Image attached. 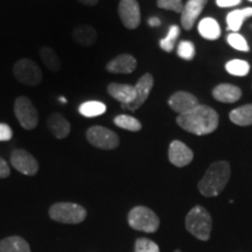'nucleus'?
Segmentation results:
<instances>
[{
    "mask_svg": "<svg viewBox=\"0 0 252 252\" xmlns=\"http://www.w3.org/2000/svg\"><path fill=\"white\" fill-rule=\"evenodd\" d=\"M176 123L182 130L196 135L213 133L219 126V115L213 108L198 104L188 112L179 115Z\"/></svg>",
    "mask_w": 252,
    "mask_h": 252,
    "instance_id": "nucleus-1",
    "label": "nucleus"
},
{
    "mask_svg": "<svg viewBox=\"0 0 252 252\" xmlns=\"http://www.w3.org/2000/svg\"><path fill=\"white\" fill-rule=\"evenodd\" d=\"M230 179V165L228 161H216L209 166L206 174L198 182L200 193L206 197H215L224 190Z\"/></svg>",
    "mask_w": 252,
    "mask_h": 252,
    "instance_id": "nucleus-2",
    "label": "nucleus"
},
{
    "mask_svg": "<svg viewBox=\"0 0 252 252\" xmlns=\"http://www.w3.org/2000/svg\"><path fill=\"white\" fill-rule=\"evenodd\" d=\"M213 228V220L206 208L195 206L186 217V229L194 237L206 242L210 238Z\"/></svg>",
    "mask_w": 252,
    "mask_h": 252,
    "instance_id": "nucleus-3",
    "label": "nucleus"
},
{
    "mask_svg": "<svg viewBox=\"0 0 252 252\" xmlns=\"http://www.w3.org/2000/svg\"><path fill=\"white\" fill-rule=\"evenodd\" d=\"M49 216L56 222L77 224L86 220L87 210L77 203L59 202L50 207Z\"/></svg>",
    "mask_w": 252,
    "mask_h": 252,
    "instance_id": "nucleus-4",
    "label": "nucleus"
},
{
    "mask_svg": "<svg viewBox=\"0 0 252 252\" xmlns=\"http://www.w3.org/2000/svg\"><path fill=\"white\" fill-rule=\"evenodd\" d=\"M128 224L132 229L153 234L159 229L160 220L157 214L150 208L138 206L128 213Z\"/></svg>",
    "mask_w": 252,
    "mask_h": 252,
    "instance_id": "nucleus-5",
    "label": "nucleus"
},
{
    "mask_svg": "<svg viewBox=\"0 0 252 252\" xmlns=\"http://www.w3.org/2000/svg\"><path fill=\"white\" fill-rule=\"evenodd\" d=\"M14 76L20 83L26 84V86L35 87L39 86L42 81V71L39 65L32 60L23 59L14 64L13 68Z\"/></svg>",
    "mask_w": 252,
    "mask_h": 252,
    "instance_id": "nucleus-6",
    "label": "nucleus"
},
{
    "mask_svg": "<svg viewBox=\"0 0 252 252\" xmlns=\"http://www.w3.org/2000/svg\"><path fill=\"white\" fill-rule=\"evenodd\" d=\"M15 117L25 130H33L39 123V115L36 108L28 97L21 96L15 99L14 103Z\"/></svg>",
    "mask_w": 252,
    "mask_h": 252,
    "instance_id": "nucleus-7",
    "label": "nucleus"
},
{
    "mask_svg": "<svg viewBox=\"0 0 252 252\" xmlns=\"http://www.w3.org/2000/svg\"><path fill=\"white\" fill-rule=\"evenodd\" d=\"M87 139L97 149L115 150L119 146L118 134L103 126H91L88 128Z\"/></svg>",
    "mask_w": 252,
    "mask_h": 252,
    "instance_id": "nucleus-8",
    "label": "nucleus"
},
{
    "mask_svg": "<svg viewBox=\"0 0 252 252\" xmlns=\"http://www.w3.org/2000/svg\"><path fill=\"white\" fill-rule=\"evenodd\" d=\"M118 14L123 25L128 30H135L140 25V7L137 0H121Z\"/></svg>",
    "mask_w": 252,
    "mask_h": 252,
    "instance_id": "nucleus-9",
    "label": "nucleus"
},
{
    "mask_svg": "<svg viewBox=\"0 0 252 252\" xmlns=\"http://www.w3.org/2000/svg\"><path fill=\"white\" fill-rule=\"evenodd\" d=\"M154 84V78L150 72L143 75L139 78V81L137 82V84L134 86L135 90V97L133 102L127 104V105H122L123 109L131 110V111H135L137 109H139L143 104L146 102V99L149 98L151 90H152Z\"/></svg>",
    "mask_w": 252,
    "mask_h": 252,
    "instance_id": "nucleus-10",
    "label": "nucleus"
},
{
    "mask_svg": "<svg viewBox=\"0 0 252 252\" xmlns=\"http://www.w3.org/2000/svg\"><path fill=\"white\" fill-rule=\"evenodd\" d=\"M11 163L25 175H35L39 171V163L35 158L25 150H14L11 154Z\"/></svg>",
    "mask_w": 252,
    "mask_h": 252,
    "instance_id": "nucleus-11",
    "label": "nucleus"
},
{
    "mask_svg": "<svg viewBox=\"0 0 252 252\" xmlns=\"http://www.w3.org/2000/svg\"><path fill=\"white\" fill-rule=\"evenodd\" d=\"M194 153L180 140L172 141L168 150V159L176 167H185L191 162Z\"/></svg>",
    "mask_w": 252,
    "mask_h": 252,
    "instance_id": "nucleus-12",
    "label": "nucleus"
},
{
    "mask_svg": "<svg viewBox=\"0 0 252 252\" xmlns=\"http://www.w3.org/2000/svg\"><path fill=\"white\" fill-rule=\"evenodd\" d=\"M208 0H188L184 5L181 12V25L186 31H190L194 27L198 15L202 13Z\"/></svg>",
    "mask_w": 252,
    "mask_h": 252,
    "instance_id": "nucleus-13",
    "label": "nucleus"
},
{
    "mask_svg": "<svg viewBox=\"0 0 252 252\" xmlns=\"http://www.w3.org/2000/svg\"><path fill=\"white\" fill-rule=\"evenodd\" d=\"M168 105L171 106L173 111L182 115L197 106L198 100L193 94H189L187 91H178L169 97Z\"/></svg>",
    "mask_w": 252,
    "mask_h": 252,
    "instance_id": "nucleus-14",
    "label": "nucleus"
},
{
    "mask_svg": "<svg viewBox=\"0 0 252 252\" xmlns=\"http://www.w3.org/2000/svg\"><path fill=\"white\" fill-rule=\"evenodd\" d=\"M137 68V60L130 54H122L106 64V70L111 74H131Z\"/></svg>",
    "mask_w": 252,
    "mask_h": 252,
    "instance_id": "nucleus-15",
    "label": "nucleus"
},
{
    "mask_svg": "<svg viewBox=\"0 0 252 252\" xmlns=\"http://www.w3.org/2000/svg\"><path fill=\"white\" fill-rule=\"evenodd\" d=\"M213 97L222 103H235L242 97V90L234 84L222 83L214 88Z\"/></svg>",
    "mask_w": 252,
    "mask_h": 252,
    "instance_id": "nucleus-16",
    "label": "nucleus"
},
{
    "mask_svg": "<svg viewBox=\"0 0 252 252\" xmlns=\"http://www.w3.org/2000/svg\"><path fill=\"white\" fill-rule=\"evenodd\" d=\"M108 93L110 96L121 102L122 105H127V104L132 103L135 97L134 87L130 86V84L111 83L108 87Z\"/></svg>",
    "mask_w": 252,
    "mask_h": 252,
    "instance_id": "nucleus-17",
    "label": "nucleus"
},
{
    "mask_svg": "<svg viewBox=\"0 0 252 252\" xmlns=\"http://www.w3.org/2000/svg\"><path fill=\"white\" fill-rule=\"evenodd\" d=\"M47 125H48L49 130L53 132V134L55 135L58 139H63V138L68 137V134L70 133L71 126L67 119H65L61 113H52L49 116L48 121H47Z\"/></svg>",
    "mask_w": 252,
    "mask_h": 252,
    "instance_id": "nucleus-18",
    "label": "nucleus"
},
{
    "mask_svg": "<svg viewBox=\"0 0 252 252\" xmlns=\"http://www.w3.org/2000/svg\"><path fill=\"white\" fill-rule=\"evenodd\" d=\"M72 39L80 46H93L97 40V32L89 25H78L72 31Z\"/></svg>",
    "mask_w": 252,
    "mask_h": 252,
    "instance_id": "nucleus-19",
    "label": "nucleus"
},
{
    "mask_svg": "<svg viewBox=\"0 0 252 252\" xmlns=\"http://www.w3.org/2000/svg\"><path fill=\"white\" fill-rule=\"evenodd\" d=\"M252 17V7H247L243 9H235L226 15V24H228V30L232 33H237L241 30L244 20Z\"/></svg>",
    "mask_w": 252,
    "mask_h": 252,
    "instance_id": "nucleus-20",
    "label": "nucleus"
},
{
    "mask_svg": "<svg viewBox=\"0 0 252 252\" xmlns=\"http://www.w3.org/2000/svg\"><path fill=\"white\" fill-rule=\"evenodd\" d=\"M200 35L207 40H217L220 36V27L215 19L204 18L197 26Z\"/></svg>",
    "mask_w": 252,
    "mask_h": 252,
    "instance_id": "nucleus-21",
    "label": "nucleus"
},
{
    "mask_svg": "<svg viewBox=\"0 0 252 252\" xmlns=\"http://www.w3.org/2000/svg\"><path fill=\"white\" fill-rule=\"evenodd\" d=\"M230 121L238 126L252 125V104L239 106L230 112Z\"/></svg>",
    "mask_w": 252,
    "mask_h": 252,
    "instance_id": "nucleus-22",
    "label": "nucleus"
},
{
    "mask_svg": "<svg viewBox=\"0 0 252 252\" xmlns=\"http://www.w3.org/2000/svg\"><path fill=\"white\" fill-rule=\"evenodd\" d=\"M0 252H31V249L24 238L13 236L0 242Z\"/></svg>",
    "mask_w": 252,
    "mask_h": 252,
    "instance_id": "nucleus-23",
    "label": "nucleus"
},
{
    "mask_svg": "<svg viewBox=\"0 0 252 252\" xmlns=\"http://www.w3.org/2000/svg\"><path fill=\"white\" fill-rule=\"evenodd\" d=\"M40 58L45 65L49 69L50 71L58 72L61 69V61L56 53L49 47H41L40 49Z\"/></svg>",
    "mask_w": 252,
    "mask_h": 252,
    "instance_id": "nucleus-24",
    "label": "nucleus"
},
{
    "mask_svg": "<svg viewBox=\"0 0 252 252\" xmlns=\"http://www.w3.org/2000/svg\"><path fill=\"white\" fill-rule=\"evenodd\" d=\"M78 110H80V113L82 116L91 118L103 115V113L106 111V105L102 102L90 100V102H86L82 104Z\"/></svg>",
    "mask_w": 252,
    "mask_h": 252,
    "instance_id": "nucleus-25",
    "label": "nucleus"
},
{
    "mask_svg": "<svg viewBox=\"0 0 252 252\" xmlns=\"http://www.w3.org/2000/svg\"><path fill=\"white\" fill-rule=\"evenodd\" d=\"M179 35H180V27L178 25H172L168 33H167V36L160 40L159 45L161 47V49L167 53L173 52L175 48L176 41L179 39Z\"/></svg>",
    "mask_w": 252,
    "mask_h": 252,
    "instance_id": "nucleus-26",
    "label": "nucleus"
},
{
    "mask_svg": "<svg viewBox=\"0 0 252 252\" xmlns=\"http://www.w3.org/2000/svg\"><path fill=\"white\" fill-rule=\"evenodd\" d=\"M225 70L234 76H247L250 71V64L244 60H231L226 62Z\"/></svg>",
    "mask_w": 252,
    "mask_h": 252,
    "instance_id": "nucleus-27",
    "label": "nucleus"
},
{
    "mask_svg": "<svg viewBox=\"0 0 252 252\" xmlns=\"http://www.w3.org/2000/svg\"><path fill=\"white\" fill-rule=\"evenodd\" d=\"M115 124L118 127L124 128V130L132 131V132H138L141 130V123L138 121L137 118L132 117V116L127 115H119L115 118Z\"/></svg>",
    "mask_w": 252,
    "mask_h": 252,
    "instance_id": "nucleus-28",
    "label": "nucleus"
},
{
    "mask_svg": "<svg viewBox=\"0 0 252 252\" xmlns=\"http://www.w3.org/2000/svg\"><path fill=\"white\" fill-rule=\"evenodd\" d=\"M228 43L230 47L236 50H239V52H249L250 50V47L248 45V41L245 40V37L243 35L238 33H231L228 35Z\"/></svg>",
    "mask_w": 252,
    "mask_h": 252,
    "instance_id": "nucleus-29",
    "label": "nucleus"
},
{
    "mask_svg": "<svg viewBox=\"0 0 252 252\" xmlns=\"http://www.w3.org/2000/svg\"><path fill=\"white\" fill-rule=\"evenodd\" d=\"M176 54L179 58L187 60V61H191L195 56V46L190 41H181L179 43L178 49H176Z\"/></svg>",
    "mask_w": 252,
    "mask_h": 252,
    "instance_id": "nucleus-30",
    "label": "nucleus"
},
{
    "mask_svg": "<svg viewBox=\"0 0 252 252\" xmlns=\"http://www.w3.org/2000/svg\"><path fill=\"white\" fill-rule=\"evenodd\" d=\"M134 252H160V249L151 239L138 238L135 242Z\"/></svg>",
    "mask_w": 252,
    "mask_h": 252,
    "instance_id": "nucleus-31",
    "label": "nucleus"
},
{
    "mask_svg": "<svg viewBox=\"0 0 252 252\" xmlns=\"http://www.w3.org/2000/svg\"><path fill=\"white\" fill-rule=\"evenodd\" d=\"M157 5L160 8L176 12V13H181L182 9H184L182 0H157Z\"/></svg>",
    "mask_w": 252,
    "mask_h": 252,
    "instance_id": "nucleus-32",
    "label": "nucleus"
},
{
    "mask_svg": "<svg viewBox=\"0 0 252 252\" xmlns=\"http://www.w3.org/2000/svg\"><path fill=\"white\" fill-rule=\"evenodd\" d=\"M12 130L7 124L0 123V141H8L12 139Z\"/></svg>",
    "mask_w": 252,
    "mask_h": 252,
    "instance_id": "nucleus-33",
    "label": "nucleus"
},
{
    "mask_svg": "<svg viewBox=\"0 0 252 252\" xmlns=\"http://www.w3.org/2000/svg\"><path fill=\"white\" fill-rule=\"evenodd\" d=\"M242 0H216V4L219 7H232L241 4Z\"/></svg>",
    "mask_w": 252,
    "mask_h": 252,
    "instance_id": "nucleus-34",
    "label": "nucleus"
},
{
    "mask_svg": "<svg viewBox=\"0 0 252 252\" xmlns=\"http://www.w3.org/2000/svg\"><path fill=\"white\" fill-rule=\"evenodd\" d=\"M9 175V167L7 165V162L0 157V179L7 178Z\"/></svg>",
    "mask_w": 252,
    "mask_h": 252,
    "instance_id": "nucleus-35",
    "label": "nucleus"
},
{
    "mask_svg": "<svg viewBox=\"0 0 252 252\" xmlns=\"http://www.w3.org/2000/svg\"><path fill=\"white\" fill-rule=\"evenodd\" d=\"M160 24H161V21H160L159 18L153 17V18H151L150 20H149V25H150V26H152V27L160 26Z\"/></svg>",
    "mask_w": 252,
    "mask_h": 252,
    "instance_id": "nucleus-36",
    "label": "nucleus"
},
{
    "mask_svg": "<svg viewBox=\"0 0 252 252\" xmlns=\"http://www.w3.org/2000/svg\"><path fill=\"white\" fill-rule=\"evenodd\" d=\"M78 1L87 6H94L98 2V0H78Z\"/></svg>",
    "mask_w": 252,
    "mask_h": 252,
    "instance_id": "nucleus-37",
    "label": "nucleus"
},
{
    "mask_svg": "<svg viewBox=\"0 0 252 252\" xmlns=\"http://www.w3.org/2000/svg\"><path fill=\"white\" fill-rule=\"evenodd\" d=\"M174 252H181V251H180V250H175Z\"/></svg>",
    "mask_w": 252,
    "mask_h": 252,
    "instance_id": "nucleus-38",
    "label": "nucleus"
},
{
    "mask_svg": "<svg viewBox=\"0 0 252 252\" xmlns=\"http://www.w3.org/2000/svg\"><path fill=\"white\" fill-rule=\"evenodd\" d=\"M249 1H252V0H249Z\"/></svg>",
    "mask_w": 252,
    "mask_h": 252,
    "instance_id": "nucleus-39",
    "label": "nucleus"
}]
</instances>
